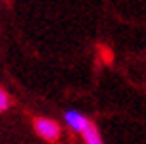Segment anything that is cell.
<instances>
[{
	"mask_svg": "<svg viewBox=\"0 0 146 144\" xmlns=\"http://www.w3.org/2000/svg\"><path fill=\"white\" fill-rule=\"evenodd\" d=\"M100 56H102V60L106 64H111V60H113V54H111V50L108 46H100Z\"/></svg>",
	"mask_w": 146,
	"mask_h": 144,
	"instance_id": "cell-5",
	"label": "cell"
},
{
	"mask_svg": "<svg viewBox=\"0 0 146 144\" xmlns=\"http://www.w3.org/2000/svg\"><path fill=\"white\" fill-rule=\"evenodd\" d=\"M66 123L71 127L73 131H77V133H85V131L90 127V123H88V119L85 117V115L77 113V111H67L66 113Z\"/></svg>",
	"mask_w": 146,
	"mask_h": 144,
	"instance_id": "cell-2",
	"label": "cell"
},
{
	"mask_svg": "<svg viewBox=\"0 0 146 144\" xmlns=\"http://www.w3.org/2000/svg\"><path fill=\"white\" fill-rule=\"evenodd\" d=\"M8 108H10V96L4 88H0V111H4Z\"/></svg>",
	"mask_w": 146,
	"mask_h": 144,
	"instance_id": "cell-4",
	"label": "cell"
},
{
	"mask_svg": "<svg viewBox=\"0 0 146 144\" xmlns=\"http://www.w3.org/2000/svg\"><path fill=\"white\" fill-rule=\"evenodd\" d=\"M35 131L44 138V140H58L60 137V125L54 119H46V117H36L35 119Z\"/></svg>",
	"mask_w": 146,
	"mask_h": 144,
	"instance_id": "cell-1",
	"label": "cell"
},
{
	"mask_svg": "<svg viewBox=\"0 0 146 144\" xmlns=\"http://www.w3.org/2000/svg\"><path fill=\"white\" fill-rule=\"evenodd\" d=\"M83 138H85V144H102V138H100V133L94 125H90L85 133H83Z\"/></svg>",
	"mask_w": 146,
	"mask_h": 144,
	"instance_id": "cell-3",
	"label": "cell"
}]
</instances>
